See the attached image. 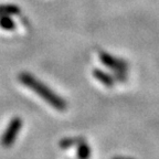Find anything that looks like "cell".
Segmentation results:
<instances>
[{
    "instance_id": "obj_1",
    "label": "cell",
    "mask_w": 159,
    "mask_h": 159,
    "mask_svg": "<svg viewBox=\"0 0 159 159\" xmlns=\"http://www.w3.org/2000/svg\"><path fill=\"white\" fill-rule=\"evenodd\" d=\"M19 81L22 83L25 86L29 87L32 92L37 93L42 99H44L48 104H50L53 108H55L57 111L63 112L66 109V102L62 97L57 95L54 91L50 89L48 85H45L44 83H42L40 80H38L37 77H34L33 75H31L30 73L23 72L19 75Z\"/></svg>"
},
{
    "instance_id": "obj_2",
    "label": "cell",
    "mask_w": 159,
    "mask_h": 159,
    "mask_svg": "<svg viewBox=\"0 0 159 159\" xmlns=\"http://www.w3.org/2000/svg\"><path fill=\"white\" fill-rule=\"evenodd\" d=\"M22 127V119L20 117H15L10 120L1 137V145L3 147H11L16 142V138L19 135V132Z\"/></svg>"
},
{
    "instance_id": "obj_3",
    "label": "cell",
    "mask_w": 159,
    "mask_h": 159,
    "mask_svg": "<svg viewBox=\"0 0 159 159\" xmlns=\"http://www.w3.org/2000/svg\"><path fill=\"white\" fill-rule=\"evenodd\" d=\"M99 59H101L103 64L106 65L107 67L112 69L113 71H115L117 73H124L127 70V64L125 61L117 59V57H113V55L108 54L106 52L99 53Z\"/></svg>"
},
{
    "instance_id": "obj_4",
    "label": "cell",
    "mask_w": 159,
    "mask_h": 159,
    "mask_svg": "<svg viewBox=\"0 0 159 159\" xmlns=\"http://www.w3.org/2000/svg\"><path fill=\"white\" fill-rule=\"evenodd\" d=\"M93 75H94V77L98 82H101L103 85H105V86H113L115 83L114 77L109 74V73L104 72L103 70L94 69L93 70Z\"/></svg>"
},
{
    "instance_id": "obj_5",
    "label": "cell",
    "mask_w": 159,
    "mask_h": 159,
    "mask_svg": "<svg viewBox=\"0 0 159 159\" xmlns=\"http://www.w3.org/2000/svg\"><path fill=\"white\" fill-rule=\"evenodd\" d=\"M76 156L79 159H89L91 158V147L89 144L84 142L83 139L82 142H80L77 144V150H76Z\"/></svg>"
},
{
    "instance_id": "obj_6",
    "label": "cell",
    "mask_w": 159,
    "mask_h": 159,
    "mask_svg": "<svg viewBox=\"0 0 159 159\" xmlns=\"http://www.w3.org/2000/svg\"><path fill=\"white\" fill-rule=\"evenodd\" d=\"M19 7L15 5H0V16H15L19 15Z\"/></svg>"
},
{
    "instance_id": "obj_7",
    "label": "cell",
    "mask_w": 159,
    "mask_h": 159,
    "mask_svg": "<svg viewBox=\"0 0 159 159\" xmlns=\"http://www.w3.org/2000/svg\"><path fill=\"white\" fill-rule=\"evenodd\" d=\"M0 28L7 31H12L16 29V23L10 16H0Z\"/></svg>"
},
{
    "instance_id": "obj_8",
    "label": "cell",
    "mask_w": 159,
    "mask_h": 159,
    "mask_svg": "<svg viewBox=\"0 0 159 159\" xmlns=\"http://www.w3.org/2000/svg\"><path fill=\"white\" fill-rule=\"evenodd\" d=\"M83 138H79V137H69V138H64L60 143V147H62L64 149H67L70 147H73L77 145L80 142H82Z\"/></svg>"
},
{
    "instance_id": "obj_9",
    "label": "cell",
    "mask_w": 159,
    "mask_h": 159,
    "mask_svg": "<svg viewBox=\"0 0 159 159\" xmlns=\"http://www.w3.org/2000/svg\"><path fill=\"white\" fill-rule=\"evenodd\" d=\"M113 159H133V158H128V157H115Z\"/></svg>"
}]
</instances>
